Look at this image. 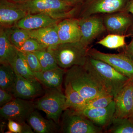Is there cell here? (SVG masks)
Masks as SVG:
<instances>
[{
  "mask_svg": "<svg viewBox=\"0 0 133 133\" xmlns=\"http://www.w3.org/2000/svg\"><path fill=\"white\" fill-rule=\"evenodd\" d=\"M65 72V69L58 66L44 71L34 72V76L47 88H58L61 87Z\"/></svg>",
  "mask_w": 133,
  "mask_h": 133,
  "instance_id": "d6986e66",
  "label": "cell"
},
{
  "mask_svg": "<svg viewBox=\"0 0 133 133\" xmlns=\"http://www.w3.org/2000/svg\"><path fill=\"white\" fill-rule=\"evenodd\" d=\"M26 122L20 123L12 120H8L9 133H33L31 127Z\"/></svg>",
  "mask_w": 133,
  "mask_h": 133,
  "instance_id": "f1b7e54d",
  "label": "cell"
},
{
  "mask_svg": "<svg viewBox=\"0 0 133 133\" xmlns=\"http://www.w3.org/2000/svg\"><path fill=\"white\" fill-rule=\"evenodd\" d=\"M127 11L132 14L133 16V0H131L129 3Z\"/></svg>",
  "mask_w": 133,
  "mask_h": 133,
  "instance_id": "d590c367",
  "label": "cell"
},
{
  "mask_svg": "<svg viewBox=\"0 0 133 133\" xmlns=\"http://www.w3.org/2000/svg\"><path fill=\"white\" fill-rule=\"evenodd\" d=\"M64 94L66 97L64 110L71 109L75 111H81L87 101L72 87L70 83L64 82Z\"/></svg>",
  "mask_w": 133,
  "mask_h": 133,
  "instance_id": "7402d4cb",
  "label": "cell"
},
{
  "mask_svg": "<svg viewBox=\"0 0 133 133\" xmlns=\"http://www.w3.org/2000/svg\"><path fill=\"white\" fill-rule=\"evenodd\" d=\"M116 104L114 100L106 107L77 111L103 129L108 128L114 118Z\"/></svg>",
  "mask_w": 133,
  "mask_h": 133,
  "instance_id": "4fadbf2b",
  "label": "cell"
},
{
  "mask_svg": "<svg viewBox=\"0 0 133 133\" xmlns=\"http://www.w3.org/2000/svg\"><path fill=\"white\" fill-rule=\"evenodd\" d=\"M65 76L64 82L70 83L86 101L99 95L109 94L84 66H72L65 71Z\"/></svg>",
  "mask_w": 133,
  "mask_h": 133,
  "instance_id": "7a4b0ae2",
  "label": "cell"
},
{
  "mask_svg": "<svg viewBox=\"0 0 133 133\" xmlns=\"http://www.w3.org/2000/svg\"><path fill=\"white\" fill-rule=\"evenodd\" d=\"M84 66L106 91L114 97L131 79L107 63L89 56Z\"/></svg>",
  "mask_w": 133,
  "mask_h": 133,
  "instance_id": "6da1fadb",
  "label": "cell"
},
{
  "mask_svg": "<svg viewBox=\"0 0 133 133\" xmlns=\"http://www.w3.org/2000/svg\"><path fill=\"white\" fill-rule=\"evenodd\" d=\"M26 122L36 133H56L59 128V125L52 119H45L35 110L31 113Z\"/></svg>",
  "mask_w": 133,
  "mask_h": 133,
  "instance_id": "ac0fdd59",
  "label": "cell"
},
{
  "mask_svg": "<svg viewBox=\"0 0 133 133\" xmlns=\"http://www.w3.org/2000/svg\"><path fill=\"white\" fill-rule=\"evenodd\" d=\"M132 97H133V88H132ZM131 118H133V113L132 115V117H131Z\"/></svg>",
  "mask_w": 133,
  "mask_h": 133,
  "instance_id": "74e56055",
  "label": "cell"
},
{
  "mask_svg": "<svg viewBox=\"0 0 133 133\" xmlns=\"http://www.w3.org/2000/svg\"><path fill=\"white\" fill-rule=\"evenodd\" d=\"M131 0H85L79 5L77 18L127 11Z\"/></svg>",
  "mask_w": 133,
  "mask_h": 133,
  "instance_id": "52a82bcc",
  "label": "cell"
},
{
  "mask_svg": "<svg viewBox=\"0 0 133 133\" xmlns=\"http://www.w3.org/2000/svg\"><path fill=\"white\" fill-rule=\"evenodd\" d=\"M45 62L50 66L51 69L58 67L56 61L53 55L48 50V49L45 50L40 51Z\"/></svg>",
  "mask_w": 133,
  "mask_h": 133,
  "instance_id": "1f68e13d",
  "label": "cell"
},
{
  "mask_svg": "<svg viewBox=\"0 0 133 133\" xmlns=\"http://www.w3.org/2000/svg\"><path fill=\"white\" fill-rule=\"evenodd\" d=\"M123 49L124 54L133 60V36L130 43L128 45H126Z\"/></svg>",
  "mask_w": 133,
  "mask_h": 133,
  "instance_id": "836d02e7",
  "label": "cell"
},
{
  "mask_svg": "<svg viewBox=\"0 0 133 133\" xmlns=\"http://www.w3.org/2000/svg\"><path fill=\"white\" fill-rule=\"evenodd\" d=\"M36 109L34 102L28 100L14 98L1 107V117L7 120H12L20 123L26 122Z\"/></svg>",
  "mask_w": 133,
  "mask_h": 133,
  "instance_id": "ba28073f",
  "label": "cell"
},
{
  "mask_svg": "<svg viewBox=\"0 0 133 133\" xmlns=\"http://www.w3.org/2000/svg\"><path fill=\"white\" fill-rule=\"evenodd\" d=\"M28 13L19 7L16 3L8 0H0V26L10 28L15 26Z\"/></svg>",
  "mask_w": 133,
  "mask_h": 133,
  "instance_id": "9a60e30c",
  "label": "cell"
},
{
  "mask_svg": "<svg viewBox=\"0 0 133 133\" xmlns=\"http://www.w3.org/2000/svg\"><path fill=\"white\" fill-rule=\"evenodd\" d=\"M9 33L10 41L18 49L22 46L26 40L30 37L29 30L15 26L9 28Z\"/></svg>",
  "mask_w": 133,
  "mask_h": 133,
  "instance_id": "4316f807",
  "label": "cell"
},
{
  "mask_svg": "<svg viewBox=\"0 0 133 133\" xmlns=\"http://www.w3.org/2000/svg\"><path fill=\"white\" fill-rule=\"evenodd\" d=\"M48 48L35 38L30 37L26 40L21 48L22 52H35L47 49Z\"/></svg>",
  "mask_w": 133,
  "mask_h": 133,
  "instance_id": "f546056e",
  "label": "cell"
},
{
  "mask_svg": "<svg viewBox=\"0 0 133 133\" xmlns=\"http://www.w3.org/2000/svg\"><path fill=\"white\" fill-rule=\"evenodd\" d=\"M107 129L108 133H133V118L114 117Z\"/></svg>",
  "mask_w": 133,
  "mask_h": 133,
  "instance_id": "d4e9b609",
  "label": "cell"
},
{
  "mask_svg": "<svg viewBox=\"0 0 133 133\" xmlns=\"http://www.w3.org/2000/svg\"><path fill=\"white\" fill-rule=\"evenodd\" d=\"M57 24L29 30L30 36L35 38L48 48L55 47L60 44L57 32Z\"/></svg>",
  "mask_w": 133,
  "mask_h": 133,
  "instance_id": "44dd1931",
  "label": "cell"
},
{
  "mask_svg": "<svg viewBox=\"0 0 133 133\" xmlns=\"http://www.w3.org/2000/svg\"><path fill=\"white\" fill-rule=\"evenodd\" d=\"M79 20L76 17L61 20L57 24V30L60 43L79 42L82 33Z\"/></svg>",
  "mask_w": 133,
  "mask_h": 133,
  "instance_id": "2e32d148",
  "label": "cell"
},
{
  "mask_svg": "<svg viewBox=\"0 0 133 133\" xmlns=\"http://www.w3.org/2000/svg\"><path fill=\"white\" fill-rule=\"evenodd\" d=\"M60 132L63 133H102L103 129L96 125L78 112L67 109L61 116Z\"/></svg>",
  "mask_w": 133,
  "mask_h": 133,
  "instance_id": "8992f818",
  "label": "cell"
},
{
  "mask_svg": "<svg viewBox=\"0 0 133 133\" xmlns=\"http://www.w3.org/2000/svg\"><path fill=\"white\" fill-rule=\"evenodd\" d=\"M8 1L10 2L14 3H19L26 2L30 0H8Z\"/></svg>",
  "mask_w": 133,
  "mask_h": 133,
  "instance_id": "8d00e7d4",
  "label": "cell"
},
{
  "mask_svg": "<svg viewBox=\"0 0 133 133\" xmlns=\"http://www.w3.org/2000/svg\"><path fill=\"white\" fill-rule=\"evenodd\" d=\"M15 3L28 14L42 13L60 20L75 17L78 10V6H74L61 0H30Z\"/></svg>",
  "mask_w": 133,
  "mask_h": 133,
  "instance_id": "3957f363",
  "label": "cell"
},
{
  "mask_svg": "<svg viewBox=\"0 0 133 133\" xmlns=\"http://www.w3.org/2000/svg\"><path fill=\"white\" fill-rule=\"evenodd\" d=\"M114 98L113 96L109 94L99 95L87 101L85 105L81 110L106 107L114 100Z\"/></svg>",
  "mask_w": 133,
  "mask_h": 133,
  "instance_id": "83f0119b",
  "label": "cell"
},
{
  "mask_svg": "<svg viewBox=\"0 0 133 133\" xmlns=\"http://www.w3.org/2000/svg\"><path fill=\"white\" fill-rule=\"evenodd\" d=\"M1 65V89L12 93L16 80V73L10 64H3Z\"/></svg>",
  "mask_w": 133,
  "mask_h": 133,
  "instance_id": "603a6c76",
  "label": "cell"
},
{
  "mask_svg": "<svg viewBox=\"0 0 133 133\" xmlns=\"http://www.w3.org/2000/svg\"><path fill=\"white\" fill-rule=\"evenodd\" d=\"M10 65L16 74L25 78L35 77L34 72L28 65L24 52L18 49H17L16 56Z\"/></svg>",
  "mask_w": 133,
  "mask_h": 133,
  "instance_id": "cb8c5ba5",
  "label": "cell"
},
{
  "mask_svg": "<svg viewBox=\"0 0 133 133\" xmlns=\"http://www.w3.org/2000/svg\"><path fill=\"white\" fill-rule=\"evenodd\" d=\"M127 11L103 15V22L109 34L126 35L128 29L133 26V16Z\"/></svg>",
  "mask_w": 133,
  "mask_h": 133,
  "instance_id": "7c38bea8",
  "label": "cell"
},
{
  "mask_svg": "<svg viewBox=\"0 0 133 133\" xmlns=\"http://www.w3.org/2000/svg\"><path fill=\"white\" fill-rule=\"evenodd\" d=\"M88 55L95 59L107 63L117 71L130 79H133V60L124 52L118 54L106 53L94 48H89Z\"/></svg>",
  "mask_w": 133,
  "mask_h": 133,
  "instance_id": "9c48e42d",
  "label": "cell"
},
{
  "mask_svg": "<svg viewBox=\"0 0 133 133\" xmlns=\"http://www.w3.org/2000/svg\"><path fill=\"white\" fill-rule=\"evenodd\" d=\"M43 92L42 84L35 77L25 78L16 74V80L12 92L15 98L32 99L41 96Z\"/></svg>",
  "mask_w": 133,
  "mask_h": 133,
  "instance_id": "8fae6325",
  "label": "cell"
},
{
  "mask_svg": "<svg viewBox=\"0 0 133 133\" xmlns=\"http://www.w3.org/2000/svg\"><path fill=\"white\" fill-rule=\"evenodd\" d=\"M78 19L82 33L79 42L86 48H88L93 41L107 31L102 14L93 15Z\"/></svg>",
  "mask_w": 133,
  "mask_h": 133,
  "instance_id": "30bf717a",
  "label": "cell"
},
{
  "mask_svg": "<svg viewBox=\"0 0 133 133\" xmlns=\"http://www.w3.org/2000/svg\"><path fill=\"white\" fill-rule=\"evenodd\" d=\"M126 35L109 34L101 40L97 42V43L111 49L124 48L126 45Z\"/></svg>",
  "mask_w": 133,
  "mask_h": 133,
  "instance_id": "484cf974",
  "label": "cell"
},
{
  "mask_svg": "<svg viewBox=\"0 0 133 133\" xmlns=\"http://www.w3.org/2000/svg\"><path fill=\"white\" fill-rule=\"evenodd\" d=\"M89 49L78 42L59 44L48 49L54 56L58 66L65 70L74 65L84 66Z\"/></svg>",
  "mask_w": 133,
  "mask_h": 133,
  "instance_id": "277c9868",
  "label": "cell"
},
{
  "mask_svg": "<svg viewBox=\"0 0 133 133\" xmlns=\"http://www.w3.org/2000/svg\"><path fill=\"white\" fill-rule=\"evenodd\" d=\"M61 1L67 3L74 6H76L81 5V3L84 2L85 0H61Z\"/></svg>",
  "mask_w": 133,
  "mask_h": 133,
  "instance_id": "e575fe53",
  "label": "cell"
},
{
  "mask_svg": "<svg viewBox=\"0 0 133 133\" xmlns=\"http://www.w3.org/2000/svg\"><path fill=\"white\" fill-rule=\"evenodd\" d=\"M60 21L44 14H28L15 26L27 30H33L56 25Z\"/></svg>",
  "mask_w": 133,
  "mask_h": 133,
  "instance_id": "e0dca14e",
  "label": "cell"
},
{
  "mask_svg": "<svg viewBox=\"0 0 133 133\" xmlns=\"http://www.w3.org/2000/svg\"><path fill=\"white\" fill-rule=\"evenodd\" d=\"M66 97L61 87L49 88L45 94L34 102L36 109L45 113L48 119L59 125L60 119L64 110Z\"/></svg>",
  "mask_w": 133,
  "mask_h": 133,
  "instance_id": "5b68a950",
  "label": "cell"
},
{
  "mask_svg": "<svg viewBox=\"0 0 133 133\" xmlns=\"http://www.w3.org/2000/svg\"><path fill=\"white\" fill-rule=\"evenodd\" d=\"M14 97L12 93L0 89V106L2 107L14 99Z\"/></svg>",
  "mask_w": 133,
  "mask_h": 133,
  "instance_id": "d6a6232c",
  "label": "cell"
},
{
  "mask_svg": "<svg viewBox=\"0 0 133 133\" xmlns=\"http://www.w3.org/2000/svg\"><path fill=\"white\" fill-rule=\"evenodd\" d=\"M133 79H131L114 98L116 104L114 117H132L133 113Z\"/></svg>",
  "mask_w": 133,
  "mask_h": 133,
  "instance_id": "5bb4252c",
  "label": "cell"
},
{
  "mask_svg": "<svg viewBox=\"0 0 133 133\" xmlns=\"http://www.w3.org/2000/svg\"><path fill=\"white\" fill-rule=\"evenodd\" d=\"M23 52L29 67L34 73L42 71L38 58L34 52Z\"/></svg>",
  "mask_w": 133,
  "mask_h": 133,
  "instance_id": "4dcf8cb0",
  "label": "cell"
},
{
  "mask_svg": "<svg viewBox=\"0 0 133 133\" xmlns=\"http://www.w3.org/2000/svg\"><path fill=\"white\" fill-rule=\"evenodd\" d=\"M17 49L9 37V28H0V63L11 64L17 54Z\"/></svg>",
  "mask_w": 133,
  "mask_h": 133,
  "instance_id": "ffe728a7",
  "label": "cell"
}]
</instances>
